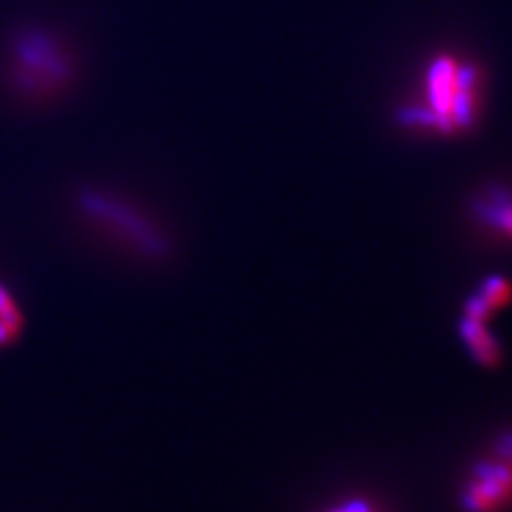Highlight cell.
I'll return each mask as SVG.
<instances>
[{
	"label": "cell",
	"mask_w": 512,
	"mask_h": 512,
	"mask_svg": "<svg viewBox=\"0 0 512 512\" xmlns=\"http://www.w3.org/2000/svg\"><path fill=\"white\" fill-rule=\"evenodd\" d=\"M486 325L488 323H484V321L463 317V321H461V336H463L467 348L471 349L473 357H475L480 365L494 368V366L501 363L503 351H501L497 338L488 330Z\"/></svg>",
	"instance_id": "5"
},
{
	"label": "cell",
	"mask_w": 512,
	"mask_h": 512,
	"mask_svg": "<svg viewBox=\"0 0 512 512\" xmlns=\"http://www.w3.org/2000/svg\"><path fill=\"white\" fill-rule=\"evenodd\" d=\"M0 321L16 325V327L23 325V317H21L18 304L14 302V298L10 296L4 285H0Z\"/></svg>",
	"instance_id": "7"
},
{
	"label": "cell",
	"mask_w": 512,
	"mask_h": 512,
	"mask_svg": "<svg viewBox=\"0 0 512 512\" xmlns=\"http://www.w3.org/2000/svg\"><path fill=\"white\" fill-rule=\"evenodd\" d=\"M418 105L404 112L408 124L440 135L471 129L480 112V73L473 63L454 55H439L429 65Z\"/></svg>",
	"instance_id": "1"
},
{
	"label": "cell",
	"mask_w": 512,
	"mask_h": 512,
	"mask_svg": "<svg viewBox=\"0 0 512 512\" xmlns=\"http://www.w3.org/2000/svg\"><path fill=\"white\" fill-rule=\"evenodd\" d=\"M511 302V279L494 275V277L486 279V281L480 285L478 293L473 294V296L465 302V306H463L465 315H463V317H469V319H476V321L488 323V321L494 317V313L505 310Z\"/></svg>",
	"instance_id": "4"
},
{
	"label": "cell",
	"mask_w": 512,
	"mask_h": 512,
	"mask_svg": "<svg viewBox=\"0 0 512 512\" xmlns=\"http://www.w3.org/2000/svg\"><path fill=\"white\" fill-rule=\"evenodd\" d=\"M330 512H374V509L365 501H351V503H344Z\"/></svg>",
	"instance_id": "8"
},
{
	"label": "cell",
	"mask_w": 512,
	"mask_h": 512,
	"mask_svg": "<svg viewBox=\"0 0 512 512\" xmlns=\"http://www.w3.org/2000/svg\"><path fill=\"white\" fill-rule=\"evenodd\" d=\"M16 73L25 90L46 92L67 80L69 63L54 40L35 33L19 40Z\"/></svg>",
	"instance_id": "3"
},
{
	"label": "cell",
	"mask_w": 512,
	"mask_h": 512,
	"mask_svg": "<svg viewBox=\"0 0 512 512\" xmlns=\"http://www.w3.org/2000/svg\"><path fill=\"white\" fill-rule=\"evenodd\" d=\"M482 219L512 238V198L492 196L488 202L482 203Z\"/></svg>",
	"instance_id": "6"
},
{
	"label": "cell",
	"mask_w": 512,
	"mask_h": 512,
	"mask_svg": "<svg viewBox=\"0 0 512 512\" xmlns=\"http://www.w3.org/2000/svg\"><path fill=\"white\" fill-rule=\"evenodd\" d=\"M461 505L465 512H503L512 505V435L495 442L467 478Z\"/></svg>",
	"instance_id": "2"
}]
</instances>
